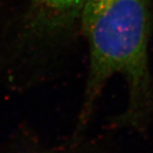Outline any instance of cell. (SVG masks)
Returning <instances> with one entry per match:
<instances>
[{
    "mask_svg": "<svg viewBox=\"0 0 153 153\" xmlns=\"http://www.w3.org/2000/svg\"><path fill=\"white\" fill-rule=\"evenodd\" d=\"M151 0H86L82 30L89 49V69L82 117H90L105 84L115 75L124 78L128 102L123 119L137 124L153 109V84L148 45Z\"/></svg>",
    "mask_w": 153,
    "mask_h": 153,
    "instance_id": "6da1fadb",
    "label": "cell"
},
{
    "mask_svg": "<svg viewBox=\"0 0 153 153\" xmlns=\"http://www.w3.org/2000/svg\"><path fill=\"white\" fill-rule=\"evenodd\" d=\"M86 0H40V2L49 8L63 16H76L81 14Z\"/></svg>",
    "mask_w": 153,
    "mask_h": 153,
    "instance_id": "7a4b0ae2",
    "label": "cell"
}]
</instances>
